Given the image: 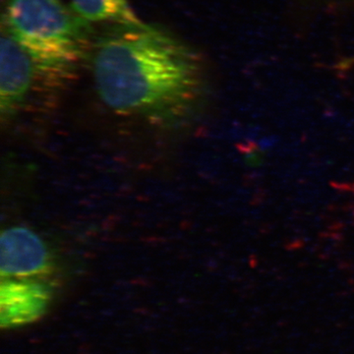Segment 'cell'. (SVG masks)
<instances>
[{"mask_svg": "<svg viewBox=\"0 0 354 354\" xmlns=\"http://www.w3.org/2000/svg\"><path fill=\"white\" fill-rule=\"evenodd\" d=\"M0 44V111L12 115L39 86L57 91L64 87L48 69L3 29Z\"/></svg>", "mask_w": 354, "mask_h": 354, "instance_id": "obj_3", "label": "cell"}, {"mask_svg": "<svg viewBox=\"0 0 354 354\" xmlns=\"http://www.w3.org/2000/svg\"><path fill=\"white\" fill-rule=\"evenodd\" d=\"M90 57L97 95L121 115L176 120L201 99L202 58L158 26L109 27L94 41Z\"/></svg>", "mask_w": 354, "mask_h": 354, "instance_id": "obj_1", "label": "cell"}, {"mask_svg": "<svg viewBox=\"0 0 354 354\" xmlns=\"http://www.w3.org/2000/svg\"><path fill=\"white\" fill-rule=\"evenodd\" d=\"M72 8L88 24L139 26L144 24L129 0H71Z\"/></svg>", "mask_w": 354, "mask_h": 354, "instance_id": "obj_6", "label": "cell"}, {"mask_svg": "<svg viewBox=\"0 0 354 354\" xmlns=\"http://www.w3.org/2000/svg\"><path fill=\"white\" fill-rule=\"evenodd\" d=\"M50 299V288L44 283L31 279H6L0 288L2 327L34 322L43 315Z\"/></svg>", "mask_w": 354, "mask_h": 354, "instance_id": "obj_5", "label": "cell"}, {"mask_svg": "<svg viewBox=\"0 0 354 354\" xmlns=\"http://www.w3.org/2000/svg\"><path fill=\"white\" fill-rule=\"evenodd\" d=\"M348 65H354V57L351 58V59H349V62H348Z\"/></svg>", "mask_w": 354, "mask_h": 354, "instance_id": "obj_8", "label": "cell"}, {"mask_svg": "<svg viewBox=\"0 0 354 354\" xmlns=\"http://www.w3.org/2000/svg\"><path fill=\"white\" fill-rule=\"evenodd\" d=\"M48 246L24 227L6 228L0 235V272L3 279H30L50 271Z\"/></svg>", "mask_w": 354, "mask_h": 354, "instance_id": "obj_4", "label": "cell"}, {"mask_svg": "<svg viewBox=\"0 0 354 354\" xmlns=\"http://www.w3.org/2000/svg\"><path fill=\"white\" fill-rule=\"evenodd\" d=\"M1 29L65 86L94 44L92 26L62 0H6Z\"/></svg>", "mask_w": 354, "mask_h": 354, "instance_id": "obj_2", "label": "cell"}, {"mask_svg": "<svg viewBox=\"0 0 354 354\" xmlns=\"http://www.w3.org/2000/svg\"><path fill=\"white\" fill-rule=\"evenodd\" d=\"M265 153L258 147H252V148L245 150L244 152V162L247 167H260L261 165L264 164Z\"/></svg>", "mask_w": 354, "mask_h": 354, "instance_id": "obj_7", "label": "cell"}]
</instances>
